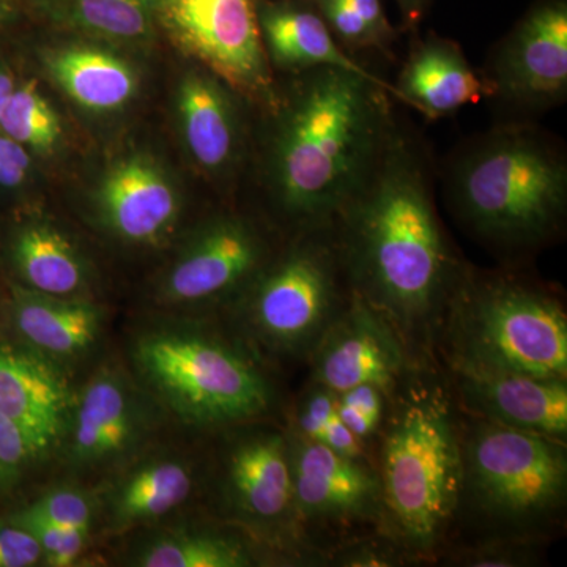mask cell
<instances>
[{
	"instance_id": "obj_1",
	"label": "cell",
	"mask_w": 567,
	"mask_h": 567,
	"mask_svg": "<svg viewBox=\"0 0 567 567\" xmlns=\"http://www.w3.org/2000/svg\"><path fill=\"white\" fill-rule=\"evenodd\" d=\"M333 224L350 287L410 353L445 317L466 270L436 213L423 144L398 121Z\"/></svg>"
},
{
	"instance_id": "obj_31",
	"label": "cell",
	"mask_w": 567,
	"mask_h": 567,
	"mask_svg": "<svg viewBox=\"0 0 567 567\" xmlns=\"http://www.w3.org/2000/svg\"><path fill=\"white\" fill-rule=\"evenodd\" d=\"M48 454L24 429L0 415V495L17 486Z\"/></svg>"
},
{
	"instance_id": "obj_26",
	"label": "cell",
	"mask_w": 567,
	"mask_h": 567,
	"mask_svg": "<svg viewBox=\"0 0 567 567\" xmlns=\"http://www.w3.org/2000/svg\"><path fill=\"white\" fill-rule=\"evenodd\" d=\"M11 260L22 287L61 298H89L92 270L78 246L48 223H32L14 235Z\"/></svg>"
},
{
	"instance_id": "obj_35",
	"label": "cell",
	"mask_w": 567,
	"mask_h": 567,
	"mask_svg": "<svg viewBox=\"0 0 567 567\" xmlns=\"http://www.w3.org/2000/svg\"><path fill=\"white\" fill-rule=\"evenodd\" d=\"M533 547L524 540H499L488 546L473 548L458 558V565L475 567H516L532 565Z\"/></svg>"
},
{
	"instance_id": "obj_32",
	"label": "cell",
	"mask_w": 567,
	"mask_h": 567,
	"mask_svg": "<svg viewBox=\"0 0 567 567\" xmlns=\"http://www.w3.org/2000/svg\"><path fill=\"white\" fill-rule=\"evenodd\" d=\"M312 2L316 3L328 29L342 48L357 51H383L382 43L372 29L347 6L344 0H312Z\"/></svg>"
},
{
	"instance_id": "obj_36",
	"label": "cell",
	"mask_w": 567,
	"mask_h": 567,
	"mask_svg": "<svg viewBox=\"0 0 567 567\" xmlns=\"http://www.w3.org/2000/svg\"><path fill=\"white\" fill-rule=\"evenodd\" d=\"M32 159L28 148L0 134V186L17 188L31 173Z\"/></svg>"
},
{
	"instance_id": "obj_14",
	"label": "cell",
	"mask_w": 567,
	"mask_h": 567,
	"mask_svg": "<svg viewBox=\"0 0 567 567\" xmlns=\"http://www.w3.org/2000/svg\"><path fill=\"white\" fill-rule=\"evenodd\" d=\"M409 354L393 324L352 290L309 353L311 382L336 394L369 383L386 395L405 374Z\"/></svg>"
},
{
	"instance_id": "obj_34",
	"label": "cell",
	"mask_w": 567,
	"mask_h": 567,
	"mask_svg": "<svg viewBox=\"0 0 567 567\" xmlns=\"http://www.w3.org/2000/svg\"><path fill=\"white\" fill-rule=\"evenodd\" d=\"M43 565V550L28 528L6 518L0 520V567Z\"/></svg>"
},
{
	"instance_id": "obj_33",
	"label": "cell",
	"mask_w": 567,
	"mask_h": 567,
	"mask_svg": "<svg viewBox=\"0 0 567 567\" xmlns=\"http://www.w3.org/2000/svg\"><path fill=\"white\" fill-rule=\"evenodd\" d=\"M338 417V394L311 382L295 412L292 431L305 439L322 443Z\"/></svg>"
},
{
	"instance_id": "obj_27",
	"label": "cell",
	"mask_w": 567,
	"mask_h": 567,
	"mask_svg": "<svg viewBox=\"0 0 567 567\" xmlns=\"http://www.w3.org/2000/svg\"><path fill=\"white\" fill-rule=\"evenodd\" d=\"M37 9L62 28L112 41H144L156 28L153 0H35Z\"/></svg>"
},
{
	"instance_id": "obj_4",
	"label": "cell",
	"mask_w": 567,
	"mask_h": 567,
	"mask_svg": "<svg viewBox=\"0 0 567 567\" xmlns=\"http://www.w3.org/2000/svg\"><path fill=\"white\" fill-rule=\"evenodd\" d=\"M132 372L164 412L200 429L248 423L270 412L275 390L256 353L205 324L164 320L130 347Z\"/></svg>"
},
{
	"instance_id": "obj_29",
	"label": "cell",
	"mask_w": 567,
	"mask_h": 567,
	"mask_svg": "<svg viewBox=\"0 0 567 567\" xmlns=\"http://www.w3.org/2000/svg\"><path fill=\"white\" fill-rule=\"evenodd\" d=\"M25 509L62 527L92 529L100 524L99 491L58 484L37 496Z\"/></svg>"
},
{
	"instance_id": "obj_6",
	"label": "cell",
	"mask_w": 567,
	"mask_h": 567,
	"mask_svg": "<svg viewBox=\"0 0 567 567\" xmlns=\"http://www.w3.org/2000/svg\"><path fill=\"white\" fill-rule=\"evenodd\" d=\"M443 319L456 372L567 377L566 315L544 290L466 271Z\"/></svg>"
},
{
	"instance_id": "obj_8",
	"label": "cell",
	"mask_w": 567,
	"mask_h": 567,
	"mask_svg": "<svg viewBox=\"0 0 567 567\" xmlns=\"http://www.w3.org/2000/svg\"><path fill=\"white\" fill-rule=\"evenodd\" d=\"M462 495L481 516L509 532L551 520L567 491L561 440L480 420L461 436Z\"/></svg>"
},
{
	"instance_id": "obj_17",
	"label": "cell",
	"mask_w": 567,
	"mask_h": 567,
	"mask_svg": "<svg viewBox=\"0 0 567 567\" xmlns=\"http://www.w3.org/2000/svg\"><path fill=\"white\" fill-rule=\"evenodd\" d=\"M196 487L192 458L145 451L100 488V522L115 535L153 527L185 506Z\"/></svg>"
},
{
	"instance_id": "obj_39",
	"label": "cell",
	"mask_w": 567,
	"mask_h": 567,
	"mask_svg": "<svg viewBox=\"0 0 567 567\" xmlns=\"http://www.w3.org/2000/svg\"><path fill=\"white\" fill-rule=\"evenodd\" d=\"M338 401L339 404L352 406V409L374 420L375 423L382 424L385 393L380 388L369 385V383L353 386L339 393Z\"/></svg>"
},
{
	"instance_id": "obj_24",
	"label": "cell",
	"mask_w": 567,
	"mask_h": 567,
	"mask_svg": "<svg viewBox=\"0 0 567 567\" xmlns=\"http://www.w3.org/2000/svg\"><path fill=\"white\" fill-rule=\"evenodd\" d=\"M44 66L52 81L87 111H118L136 95V71L104 48L81 43L52 48Z\"/></svg>"
},
{
	"instance_id": "obj_10",
	"label": "cell",
	"mask_w": 567,
	"mask_h": 567,
	"mask_svg": "<svg viewBox=\"0 0 567 567\" xmlns=\"http://www.w3.org/2000/svg\"><path fill=\"white\" fill-rule=\"evenodd\" d=\"M259 0H153L156 28L183 54L268 106L276 89L260 37Z\"/></svg>"
},
{
	"instance_id": "obj_9",
	"label": "cell",
	"mask_w": 567,
	"mask_h": 567,
	"mask_svg": "<svg viewBox=\"0 0 567 567\" xmlns=\"http://www.w3.org/2000/svg\"><path fill=\"white\" fill-rule=\"evenodd\" d=\"M162 406L125 365L107 361L74 395L58 451L76 476H107L130 464L151 443Z\"/></svg>"
},
{
	"instance_id": "obj_21",
	"label": "cell",
	"mask_w": 567,
	"mask_h": 567,
	"mask_svg": "<svg viewBox=\"0 0 567 567\" xmlns=\"http://www.w3.org/2000/svg\"><path fill=\"white\" fill-rule=\"evenodd\" d=\"M233 92L208 70L192 71L178 87L183 142L197 166L212 175L229 173L240 159L244 126Z\"/></svg>"
},
{
	"instance_id": "obj_2",
	"label": "cell",
	"mask_w": 567,
	"mask_h": 567,
	"mask_svg": "<svg viewBox=\"0 0 567 567\" xmlns=\"http://www.w3.org/2000/svg\"><path fill=\"white\" fill-rule=\"evenodd\" d=\"M293 74L268 104L265 178L295 233L334 221L382 152L395 117L394 85L377 74L316 66Z\"/></svg>"
},
{
	"instance_id": "obj_37",
	"label": "cell",
	"mask_w": 567,
	"mask_h": 567,
	"mask_svg": "<svg viewBox=\"0 0 567 567\" xmlns=\"http://www.w3.org/2000/svg\"><path fill=\"white\" fill-rule=\"evenodd\" d=\"M344 2L372 29L377 39L382 43L383 51L393 47L398 33H395L394 25L388 20L382 0H344Z\"/></svg>"
},
{
	"instance_id": "obj_20",
	"label": "cell",
	"mask_w": 567,
	"mask_h": 567,
	"mask_svg": "<svg viewBox=\"0 0 567 567\" xmlns=\"http://www.w3.org/2000/svg\"><path fill=\"white\" fill-rule=\"evenodd\" d=\"M456 374L462 404L480 420L548 439H566V379L473 372Z\"/></svg>"
},
{
	"instance_id": "obj_11",
	"label": "cell",
	"mask_w": 567,
	"mask_h": 567,
	"mask_svg": "<svg viewBox=\"0 0 567 567\" xmlns=\"http://www.w3.org/2000/svg\"><path fill=\"white\" fill-rule=\"evenodd\" d=\"M216 492L227 520L252 539L282 544L300 536L286 432L252 429L234 436L223 454Z\"/></svg>"
},
{
	"instance_id": "obj_25",
	"label": "cell",
	"mask_w": 567,
	"mask_h": 567,
	"mask_svg": "<svg viewBox=\"0 0 567 567\" xmlns=\"http://www.w3.org/2000/svg\"><path fill=\"white\" fill-rule=\"evenodd\" d=\"M134 543L128 565L142 567H248L256 565L251 540L203 524L153 525Z\"/></svg>"
},
{
	"instance_id": "obj_42",
	"label": "cell",
	"mask_w": 567,
	"mask_h": 567,
	"mask_svg": "<svg viewBox=\"0 0 567 567\" xmlns=\"http://www.w3.org/2000/svg\"><path fill=\"white\" fill-rule=\"evenodd\" d=\"M11 11L13 10H11L9 0H0V24H2L3 21L9 20Z\"/></svg>"
},
{
	"instance_id": "obj_18",
	"label": "cell",
	"mask_w": 567,
	"mask_h": 567,
	"mask_svg": "<svg viewBox=\"0 0 567 567\" xmlns=\"http://www.w3.org/2000/svg\"><path fill=\"white\" fill-rule=\"evenodd\" d=\"M69 372L20 342H0V415L48 453L58 450L74 404Z\"/></svg>"
},
{
	"instance_id": "obj_5",
	"label": "cell",
	"mask_w": 567,
	"mask_h": 567,
	"mask_svg": "<svg viewBox=\"0 0 567 567\" xmlns=\"http://www.w3.org/2000/svg\"><path fill=\"white\" fill-rule=\"evenodd\" d=\"M379 480L398 539L431 551L462 499L461 434L442 390L420 385L404 395L383 436Z\"/></svg>"
},
{
	"instance_id": "obj_22",
	"label": "cell",
	"mask_w": 567,
	"mask_h": 567,
	"mask_svg": "<svg viewBox=\"0 0 567 567\" xmlns=\"http://www.w3.org/2000/svg\"><path fill=\"white\" fill-rule=\"evenodd\" d=\"M394 89L402 103L429 118L446 117L488 95L456 41L435 33L413 43Z\"/></svg>"
},
{
	"instance_id": "obj_40",
	"label": "cell",
	"mask_w": 567,
	"mask_h": 567,
	"mask_svg": "<svg viewBox=\"0 0 567 567\" xmlns=\"http://www.w3.org/2000/svg\"><path fill=\"white\" fill-rule=\"evenodd\" d=\"M432 0H395L401 9L402 18L409 28L420 24L431 7Z\"/></svg>"
},
{
	"instance_id": "obj_28",
	"label": "cell",
	"mask_w": 567,
	"mask_h": 567,
	"mask_svg": "<svg viewBox=\"0 0 567 567\" xmlns=\"http://www.w3.org/2000/svg\"><path fill=\"white\" fill-rule=\"evenodd\" d=\"M0 130L33 152L51 153L62 140L59 115L35 84L14 87L0 111Z\"/></svg>"
},
{
	"instance_id": "obj_15",
	"label": "cell",
	"mask_w": 567,
	"mask_h": 567,
	"mask_svg": "<svg viewBox=\"0 0 567 567\" xmlns=\"http://www.w3.org/2000/svg\"><path fill=\"white\" fill-rule=\"evenodd\" d=\"M286 439L295 513L301 528L341 527L385 514L379 475L364 461L342 456L292 429Z\"/></svg>"
},
{
	"instance_id": "obj_19",
	"label": "cell",
	"mask_w": 567,
	"mask_h": 567,
	"mask_svg": "<svg viewBox=\"0 0 567 567\" xmlns=\"http://www.w3.org/2000/svg\"><path fill=\"white\" fill-rule=\"evenodd\" d=\"M10 322L18 342L71 374L100 346L106 311L91 298H61L11 287Z\"/></svg>"
},
{
	"instance_id": "obj_30",
	"label": "cell",
	"mask_w": 567,
	"mask_h": 567,
	"mask_svg": "<svg viewBox=\"0 0 567 567\" xmlns=\"http://www.w3.org/2000/svg\"><path fill=\"white\" fill-rule=\"evenodd\" d=\"M11 520L28 528L39 540L43 550V566L70 567L76 565L87 551L92 540V529L62 527L37 516L22 507L10 516Z\"/></svg>"
},
{
	"instance_id": "obj_7",
	"label": "cell",
	"mask_w": 567,
	"mask_h": 567,
	"mask_svg": "<svg viewBox=\"0 0 567 567\" xmlns=\"http://www.w3.org/2000/svg\"><path fill=\"white\" fill-rule=\"evenodd\" d=\"M350 292L334 224L298 230L230 306L237 338L254 353L308 358Z\"/></svg>"
},
{
	"instance_id": "obj_12",
	"label": "cell",
	"mask_w": 567,
	"mask_h": 567,
	"mask_svg": "<svg viewBox=\"0 0 567 567\" xmlns=\"http://www.w3.org/2000/svg\"><path fill=\"white\" fill-rule=\"evenodd\" d=\"M270 259L251 221L218 216L194 233L164 271L156 300L174 309L230 308Z\"/></svg>"
},
{
	"instance_id": "obj_16",
	"label": "cell",
	"mask_w": 567,
	"mask_h": 567,
	"mask_svg": "<svg viewBox=\"0 0 567 567\" xmlns=\"http://www.w3.org/2000/svg\"><path fill=\"white\" fill-rule=\"evenodd\" d=\"M93 204L103 229L130 246H158L181 221L182 199L174 183L144 155L114 164Z\"/></svg>"
},
{
	"instance_id": "obj_3",
	"label": "cell",
	"mask_w": 567,
	"mask_h": 567,
	"mask_svg": "<svg viewBox=\"0 0 567 567\" xmlns=\"http://www.w3.org/2000/svg\"><path fill=\"white\" fill-rule=\"evenodd\" d=\"M443 182L466 229L499 249H535L566 221V153L527 123L496 126L465 142L451 156Z\"/></svg>"
},
{
	"instance_id": "obj_23",
	"label": "cell",
	"mask_w": 567,
	"mask_h": 567,
	"mask_svg": "<svg viewBox=\"0 0 567 567\" xmlns=\"http://www.w3.org/2000/svg\"><path fill=\"white\" fill-rule=\"evenodd\" d=\"M257 17L268 62L276 69L289 73L316 66H336L358 73L371 71L347 54L312 0H259Z\"/></svg>"
},
{
	"instance_id": "obj_41",
	"label": "cell",
	"mask_w": 567,
	"mask_h": 567,
	"mask_svg": "<svg viewBox=\"0 0 567 567\" xmlns=\"http://www.w3.org/2000/svg\"><path fill=\"white\" fill-rule=\"evenodd\" d=\"M14 91L13 78L7 71L0 70V111L3 104L10 99L11 92Z\"/></svg>"
},
{
	"instance_id": "obj_13",
	"label": "cell",
	"mask_w": 567,
	"mask_h": 567,
	"mask_svg": "<svg viewBox=\"0 0 567 567\" xmlns=\"http://www.w3.org/2000/svg\"><path fill=\"white\" fill-rule=\"evenodd\" d=\"M488 96L518 112H543L567 96V0H537L496 44Z\"/></svg>"
},
{
	"instance_id": "obj_38",
	"label": "cell",
	"mask_w": 567,
	"mask_h": 567,
	"mask_svg": "<svg viewBox=\"0 0 567 567\" xmlns=\"http://www.w3.org/2000/svg\"><path fill=\"white\" fill-rule=\"evenodd\" d=\"M336 565L354 567H377L399 565V555L395 548L383 546V544H358L357 547L347 548L336 558Z\"/></svg>"
}]
</instances>
